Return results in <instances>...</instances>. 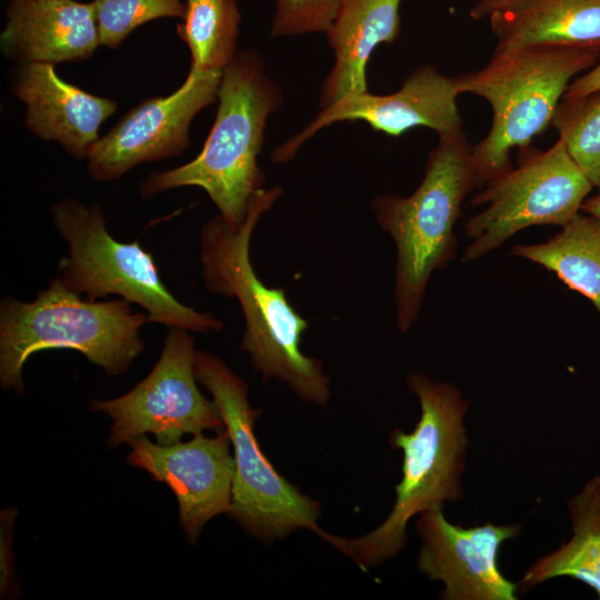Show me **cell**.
<instances>
[{
  "mask_svg": "<svg viewBox=\"0 0 600 600\" xmlns=\"http://www.w3.org/2000/svg\"><path fill=\"white\" fill-rule=\"evenodd\" d=\"M281 194L278 186L258 192L239 227L220 214L203 224L201 277L209 292L237 299L244 321L241 349L262 379L281 381L299 399L323 407L330 399V379L320 360L301 350L308 321L282 289L264 284L250 260L254 228Z\"/></svg>",
  "mask_w": 600,
  "mask_h": 600,
  "instance_id": "6da1fadb",
  "label": "cell"
},
{
  "mask_svg": "<svg viewBox=\"0 0 600 600\" xmlns=\"http://www.w3.org/2000/svg\"><path fill=\"white\" fill-rule=\"evenodd\" d=\"M218 110L200 153L180 167L152 172L140 193L149 199L180 187H199L231 226L247 219L251 202L264 189L258 157L269 117L283 102L263 58L252 49L238 50L223 69Z\"/></svg>",
  "mask_w": 600,
  "mask_h": 600,
  "instance_id": "7a4b0ae2",
  "label": "cell"
},
{
  "mask_svg": "<svg viewBox=\"0 0 600 600\" xmlns=\"http://www.w3.org/2000/svg\"><path fill=\"white\" fill-rule=\"evenodd\" d=\"M407 384L419 399L421 414L412 432L396 429L389 438L403 456L391 512L374 530L357 538L333 536L321 528L316 531L362 570L383 563L403 549L412 517L463 496L460 478L469 442L463 419L469 402L453 384L421 373H411Z\"/></svg>",
  "mask_w": 600,
  "mask_h": 600,
  "instance_id": "3957f363",
  "label": "cell"
},
{
  "mask_svg": "<svg viewBox=\"0 0 600 600\" xmlns=\"http://www.w3.org/2000/svg\"><path fill=\"white\" fill-rule=\"evenodd\" d=\"M149 321L124 299L89 300L54 278L33 301L13 297L0 304V384L22 393L26 361L38 351L72 349L108 374L127 372L142 352Z\"/></svg>",
  "mask_w": 600,
  "mask_h": 600,
  "instance_id": "277c9868",
  "label": "cell"
},
{
  "mask_svg": "<svg viewBox=\"0 0 600 600\" xmlns=\"http://www.w3.org/2000/svg\"><path fill=\"white\" fill-rule=\"evenodd\" d=\"M471 148L463 130L440 137L413 193L379 194L371 202L376 221L397 250L393 302L402 333L419 316L432 272L454 256L453 228L464 198L477 188Z\"/></svg>",
  "mask_w": 600,
  "mask_h": 600,
  "instance_id": "5b68a950",
  "label": "cell"
},
{
  "mask_svg": "<svg viewBox=\"0 0 600 600\" xmlns=\"http://www.w3.org/2000/svg\"><path fill=\"white\" fill-rule=\"evenodd\" d=\"M599 57L589 48H496L484 67L457 77L460 94L481 97L492 109L490 131L471 148L477 187L511 169V149L527 148L551 124L568 86Z\"/></svg>",
  "mask_w": 600,
  "mask_h": 600,
  "instance_id": "8992f818",
  "label": "cell"
},
{
  "mask_svg": "<svg viewBox=\"0 0 600 600\" xmlns=\"http://www.w3.org/2000/svg\"><path fill=\"white\" fill-rule=\"evenodd\" d=\"M58 233L68 244L57 278L89 300L109 294L138 304L150 322L190 332H218L220 319L181 303L161 280L151 253L139 241L120 242L106 227L98 204L64 199L51 207Z\"/></svg>",
  "mask_w": 600,
  "mask_h": 600,
  "instance_id": "52a82bcc",
  "label": "cell"
},
{
  "mask_svg": "<svg viewBox=\"0 0 600 600\" xmlns=\"http://www.w3.org/2000/svg\"><path fill=\"white\" fill-rule=\"evenodd\" d=\"M194 371L212 396L233 447L229 517L264 543L299 529L316 532L320 503L282 477L261 450L254 433L261 410L250 406L247 383L221 358L204 351H196Z\"/></svg>",
  "mask_w": 600,
  "mask_h": 600,
  "instance_id": "ba28073f",
  "label": "cell"
},
{
  "mask_svg": "<svg viewBox=\"0 0 600 600\" xmlns=\"http://www.w3.org/2000/svg\"><path fill=\"white\" fill-rule=\"evenodd\" d=\"M592 187L560 139L546 151L531 152L471 199L472 206L487 207L464 223L471 242L462 262L483 257L528 227L564 226L579 213Z\"/></svg>",
  "mask_w": 600,
  "mask_h": 600,
  "instance_id": "9c48e42d",
  "label": "cell"
},
{
  "mask_svg": "<svg viewBox=\"0 0 600 600\" xmlns=\"http://www.w3.org/2000/svg\"><path fill=\"white\" fill-rule=\"evenodd\" d=\"M189 332L169 328L161 354L144 379L116 399L90 401L91 411L111 419L109 449L146 433L159 444H172L184 434L226 428L214 401L197 386L194 339Z\"/></svg>",
  "mask_w": 600,
  "mask_h": 600,
  "instance_id": "30bf717a",
  "label": "cell"
},
{
  "mask_svg": "<svg viewBox=\"0 0 600 600\" xmlns=\"http://www.w3.org/2000/svg\"><path fill=\"white\" fill-rule=\"evenodd\" d=\"M222 72L188 73L171 94L142 101L102 136L87 158L89 176L111 181L146 162L181 154L193 118L214 102Z\"/></svg>",
  "mask_w": 600,
  "mask_h": 600,
  "instance_id": "8fae6325",
  "label": "cell"
},
{
  "mask_svg": "<svg viewBox=\"0 0 600 600\" xmlns=\"http://www.w3.org/2000/svg\"><path fill=\"white\" fill-rule=\"evenodd\" d=\"M459 94L457 77L446 76L434 66H421L393 93L366 91L323 108L300 132L274 149L271 161H290L308 139L341 121H363L373 130L392 137L416 127L432 129L439 137L457 133L463 130L457 106Z\"/></svg>",
  "mask_w": 600,
  "mask_h": 600,
  "instance_id": "7c38bea8",
  "label": "cell"
},
{
  "mask_svg": "<svg viewBox=\"0 0 600 600\" xmlns=\"http://www.w3.org/2000/svg\"><path fill=\"white\" fill-rule=\"evenodd\" d=\"M128 461L167 484L179 504V522L190 543L213 517L229 513L234 459L227 429L214 437L197 433L186 442L159 444L146 436L128 442Z\"/></svg>",
  "mask_w": 600,
  "mask_h": 600,
  "instance_id": "4fadbf2b",
  "label": "cell"
},
{
  "mask_svg": "<svg viewBox=\"0 0 600 600\" xmlns=\"http://www.w3.org/2000/svg\"><path fill=\"white\" fill-rule=\"evenodd\" d=\"M520 529L489 522L463 528L449 522L442 508L424 511L417 522L422 539L417 568L444 584V600H516L519 587L501 572L498 556Z\"/></svg>",
  "mask_w": 600,
  "mask_h": 600,
  "instance_id": "5bb4252c",
  "label": "cell"
},
{
  "mask_svg": "<svg viewBox=\"0 0 600 600\" xmlns=\"http://www.w3.org/2000/svg\"><path fill=\"white\" fill-rule=\"evenodd\" d=\"M26 104L24 124L36 137L59 143L72 158L87 159L101 124L114 113V100L91 94L62 80L51 63H26L12 82Z\"/></svg>",
  "mask_w": 600,
  "mask_h": 600,
  "instance_id": "9a60e30c",
  "label": "cell"
},
{
  "mask_svg": "<svg viewBox=\"0 0 600 600\" xmlns=\"http://www.w3.org/2000/svg\"><path fill=\"white\" fill-rule=\"evenodd\" d=\"M4 16L1 50L22 64L81 61L100 46L92 2L9 0Z\"/></svg>",
  "mask_w": 600,
  "mask_h": 600,
  "instance_id": "2e32d148",
  "label": "cell"
},
{
  "mask_svg": "<svg viewBox=\"0 0 600 600\" xmlns=\"http://www.w3.org/2000/svg\"><path fill=\"white\" fill-rule=\"evenodd\" d=\"M402 0H344L327 30L333 66L323 81L320 107L369 91L366 68L374 49L400 33Z\"/></svg>",
  "mask_w": 600,
  "mask_h": 600,
  "instance_id": "e0dca14e",
  "label": "cell"
},
{
  "mask_svg": "<svg viewBox=\"0 0 600 600\" xmlns=\"http://www.w3.org/2000/svg\"><path fill=\"white\" fill-rule=\"evenodd\" d=\"M489 20L498 49L551 46L600 50V0H513Z\"/></svg>",
  "mask_w": 600,
  "mask_h": 600,
  "instance_id": "ac0fdd59",
  "label": "cell"
},
{
  "mask_svg": "<svg viewBox=\"0 0 600 600\" xmlns=\"http://www.w3.org/2000/svg\"><path fill=\"white\" fill-rule=\"evenodd\" d=\"M568 506L572 538L537 560L519 587L528 590L549 579L569 577L588 584L600 599V478L590 479Z\"/></svg>",
  "mask_w": 600,
  "mask_h": 600,
  "instance_id": "d6986e66",
  "label": "cell"
},
{
  "mask_svg": "<svg viewBox=\"0 0 600 600\" xmlns=\"http://www.w3.org/2000/svg\"><path fill=\"white\" fill-rule=\"evenodd\" d=\"M514 256L554 272L570 289L587 297L600 312V220L578 213L543 243L516 244Z\"/></svg>",
  "mask_w": 600,
  "mask_h": 600,
  "instance_id": "ffe728a7",
  "label": "cell"
},
{
  "mask_svg": "<svg viewBox=\"0 0 600 600\" xmlns=\"http://www.w3.org/2000/svg\"><path fill=\"white\" fill-rule=\"evenodd\" d=\"M177 26L191 54L189 73L222 72L233 60L241 14L237 0H186Z\"/></svg>",
  "mask_w": 600,
  "mask_h": 600,
  "instance_id": "44dd1931",
  "label": "cell"
},
{
  "mask_svg": "<svg viewBox=\"0 0 600 600\" xmlns=\"http://www.w3.org/2000/svg\"><path fill=\"white\" fill-rule=\"evenodd\" d=\"M551 124L573 161L600 189V91L562 99Z\"/></svg>",
  "mask_w": 600,
  "mask_h": 600,
  "instance_id": "7402d4cb",
  "label": "cell"
},
{
  "mask_svg": "<svg viewBox=\"0 0 600 600\" xmlns=\"http://www.w3.org/2000/svg\"><path fill=\"white\" fill-rule=\"evenodd\" d=\"M100 46L116 49L138 27L161 18L183 19L182 0H92Z\"/></svg>",
  "mask_w": 600,
  "mask_h": 600,
  "instance_id": "603a6c76",
  "label": "cell"
},
{
  "mask_svg": "<svg viewBox=\"0 0 600 600\" xmlns=\"http://www.w3.org/2000/svg\"><path fill=\"white\" fill-rule=\"evenodd\" d=\"M344 0H274L271 37L326 33Z\"/></svg>",
  "mask_w": 600,
  "mask_h": 600,
  "instance_id": "cb8c5ba5",
  "label": "cell"
},
{
  "mask_svg": "<svg viewBox=\"0 0 600 600\" xmlns=\"http://www.w3.org/2000/svg\"><path fill=\"white\" fill-rule=\"evenodd\" d=\"M17 509L8 507L0 514V594L12 596L14 588L13 529Z\"/></svg>",
  "mask_w": 600,
  "mask_h": 600,
  "instance_id": "d4e9b609",
  "label": "cell"
},
{
  "mask_svg": "<svg viewBox=\"0 0 600 600\" xmlns=\"http://www.w3.org/2000/svg\"><path fill=\"white\" fill-rule=\"evenodd\" d=\"M598 91H600V59L586 73L572 80L562 99H578Z\"/></svg>",
  "mask_w": 600,
  "mask_h": 600,
  "instance_id": "484cf974",
  "label": "cell"
},
{
  "mask_svg": "<svg viewBox=\"0 0 600 600\" xmlns=\"http://www.w3.org/2000/svg\"><path fill=\"white\" fill-rule=\"evenodd\" d=\"M513 0H478L469 11L474 20L489 18L494 11Z\"/></svg>",
  "mask_w": 600,
  "mask_h": 600,
  "instance_id": "4316f807",
  "label": "cell"
},
{
  "mask_svg": "<svg viewBox=\"0 0 600 600\" xmlns=\"http://www.w3.org/2000/svg\"><path fill=\"white\" fill-rule=\"evenodd\" d=\"M581 211L600 220V194L584 200Z\"/></svg>",
  "mask_w": 600,
  "mask_h": 600,
  "instance_id": "83f0119b",
  "label": "cell"
}]
</instances>
